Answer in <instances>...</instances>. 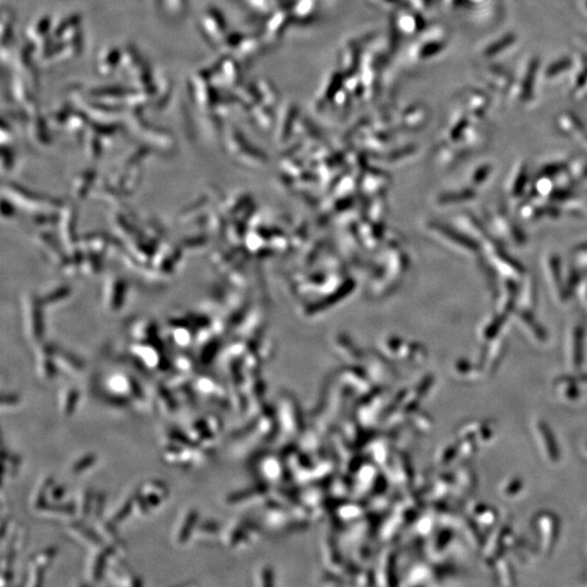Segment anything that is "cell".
<instances>
[{
	"label": "cell",
	"instance_id": "cell-1",
	"mask_svg": "<svg viewBox=\"0 0 587 587\" xmlns=\"http://www.w3.org/2000/svg\"><path fill=\"white\" fill-rule=\"evenodd\" d=\"M168 488L160 482H150L143 486L140 495L135 497L140 500V507L143 508L142 514H150V510L158 508L168 497Z\"/></svg>",
	"mask_w": 587,
	"mask_h": 587
},
{
	"label": "cell",
	"instance_id": "cell-2",
	"mask_svg": "<svg viewBox=\"0 0 587 587\" xmlns=\"http://www.w3.org/2000/svg\"><path fill=\"white\" fill-rule=\"evenodd\" d=\"M110 393L114 394V396L119 397H124L128 394L132 393L133 385L128 377L123 375H114L108 381V387Z\"/></svg>",
	"mask_w": 587,
	"mask_h": 587
},
{
	"label": "cell",
	"instance_id": "cell-5",
	"mask_svg": "<svg viewBox=\"0 0 587 587\" xmlns=\"http://www.w3.org/2000/svg\"><path fill=\"white\" fill-rule=\"evenodd\" d=\"M95 457L94 456H86V458L84 459L78 460L74 464V471L75 472H81L83 470L88 469L90 468V464H94L95 462Z\"/></svg>",
	"mask_w": 587,
	"mask_h": 587
},
{
	"label": "cell",
	"instance_id": "cell-4",
	"mask_svg": "<svg viewBox=\"0 0 587 587\" xmlns=\"http://www.w3.org/2000/svg\"><path fill=\"white\" fill-rule=\"evenodd\" d=\"M78 398H80V394L74 389H66L64 392L63 398H62V411L64 415L71 416L73 413Z\"/></svg>",
	"mask_w": 587,
	"mask_h": 587
},
{
	"label": "cell",
	"instance_id": "cell-3",
	"mask_svg": "<svg viewBox=\"0 0 587 587\" xmlns=\"http://www.w3.org/2000/svg\"><path fill=\"white\" fill-rule=\"evenodd\" d=\"M197 514L196 512H190L188 516H185L184 521L181 524L180 531H178V540L181 543H184L185 540L190 538V534L196 526Z\"/></svg>",
	"mask_w": 587,
	"mask_h": 587
}]
</instances>
